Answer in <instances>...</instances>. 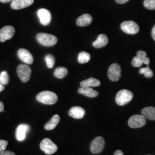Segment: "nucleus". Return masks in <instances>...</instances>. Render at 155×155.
I'll use <instances>...</instances> for the list:
<instances>
[{
    "instance_id": "f257e3e1",
    "label": "nucleus",
    "mask_w": 155,
    "mask_h": 155,
    "mask_svg": "<svg viewBox=\"0 0 155 155\" xmlns=\"http://www.w3.org/2000/svg\"><path fill=\"white\" fill-rule=\"evenodd\" d=\"M36 100L45 105H54L58 100L57 95L50 91H43L38 94Z\"/></svg>"
},
{
    "instance_id": "f03ea898",
    "label": "nucleus",
    "mask_w": 155,
    "mask_h": 155,
    "mask_svg": "<svg viewBox=\"0 0 155 155\" xmlns=\"http://www.w3.org/2000/svg\"><path fill=\"white\" fill-rule=\"evenodd\" d=\"M36 40L39 43L45 47H52L58 42L55 36L48 33H40L36 35Z\"/></svg>"
},
{
    "instance_id": "7ed1b4c3",
    "label": "nucleus",
    "mask_w": 155,
    "mask_h": 155,
    "mask_svg": "<svg viewBox=\"0 0 155 155\" xmlns=\"http://www.w3.org/2000/svg\"><path fill=\"white\" fill-rule=\"evenodd\" d=\"M133 97V93L130 91L124 89L119 91L117 94L116 102L118 105H125L130 102Z\"/></svg>"
},
{
    "instance_id": "20e7f679",
    "label": "nucleus",
    "mask_w": 155,
    "mask_h": 155,
    "mask_svg": "<svg viewBox=\"0 0 155 155\" xmlns=\"http://www.w3.org/2000/svg\"><path fill=\"white\" fill-rule=\"evenodd\" d=\"M40 147L41 150H43L47 155H52L55 153L58 150V147L54 144L51 140L49 139H45L40 144Z\"/></svg>"
},
{
    "instance_id": "39448f33",
    "label": "nucleus",
    "mask_w": 155,
    "mask_h": 155,
    "mask_svg": "<svg viewBox=\"0 0 155 155\" xmlns=\"http://www.w3.org/2000/svg\"><path fill=\"white\" fill-rule=\"evenodd\" d=\"M108 77L113 82H117L121 76V69L117 63H113L110 66L107 72Z\"/></svg>"
},
{
    "instance_id": "423d86ee",
    "label": "nucleus",
    "mask_w": 155,
    "mask_h": 155,
    "mask_svg": "<svg viewBox=\"0 0 155 155\" xmlns=\"http://www.w3.org/2000/svg\"><path fill=\"white\" fill-rule=\"evenodd\" d=\"M31 69L26 64H20L17 67V72L22 82L25 83L29 80L31 75Z\"/></svg>"
},
{
    "instance_id": "0eeeda50",
    "label": "nucleus",
    "mask_w": 155,
    "mask_h": 155,
    "mask_svg": "<svg viewBox=\"0 0 155 155\" xmlns=\"http://www.w3.org/2000/svg\"><path fill=\"white\" fill-rule=\"evenodd\" d=\"M121 29L125 33L129 35H135L139 32V25L133 21H126L121 24Z\"/></svg>"
},
{
    "instance_id": "6e6552de",
    "label": "nucleus",
    "mask_w": 155,
    "mask_h": 155,
    "mask_svg": "<svg viewBox=\"0 0 155 155\" xmlns=\"http://www.w3.org/2000/svg\"><path fill=\"white\" fill-rule=\"evenodd\" d=\"M105 143V140L103 137L101 136L97 137L93 140L90 145L91 152L94 154L99 153L104 150Z\"/></svg>"
},
{
    "instance_id": "1a4fd4ad",
    "label": "nucleus",
    "mask_w": 155,
    "mask_h": 155,
    "mask_svg": "<svg viewBox=\"0 0 155 155\" xmlns=\"http://www.w3.org/2000/svg\"><path fill=\"white\" fill-rule=\"evenodd\" d=\"M146 124V119L143 115H134L128 121V125L132 128H140Z\"/></svg>"
},
{
    "instance_id": "9d476101",
    "label": "nucleus",
    "mask_w": 155,
    "mask_h": 155,
    "mask_svg": "<svg viewBox=\"0 0 155 155\" xmlns=\"http://www.w3.org/2000/svg\"><path fill=\"white\" fill-rule=\"evenodd\" d=\"M15 33V29L11 25H6L0 30V41L5 42L11 39Z\"/></svg>"
},
{
    "instance_id": "9b49d317",
    "label": "nucleus",
    "mask_w": 155,
    "mask_h": 155,
    "mask_svg": "<svg viewBox=\"0 0 155 155\" xmlns=\"http://www.w3.org/2000/svg\"><path fill=\"white\" fill-rule=\"evenodd\" d=\"M40 23L43 25H49L51 21V14L50 12L45 9H40L37 12Z\"/></svg>"
},
{
    "instance_id": "f8f14e48",
    "label": "nucleus",
    "mask_w": 155,
    "mask_h": 155,
    "mask_svg": "<svg viewBox=\"0 0 155 155\" xmlns=\"http://www.w3.org/2000/svg\"><path fill=\"white\" fill-rule=\"evenodd\" d=\"M17 55L19 59L27 64H31L33 62V57L30 52L26 49L21 48L18 51Z\"/></svg>"
},
{
    "instance_id": "ddd939ff",
    "label": "nucleus",
    "mask_w": 155,
    "mask_h": 155,
    "mask_svg": "<svg viewBox=\"0 0 155 155\" xmlns=\"http://www.w3.org/2000/svg\"><path fill=\"white\" fill-rule=\"evenodd\" d=\"M34 0H12L11 8L15 10L21 9L33 4Z\"/></svg>"
},
{
    "instance_id": "4468645a",
    "label": "nucleus",
    "mask_w": 155,
    "mask_h": 155,
    "mask_svg": "<svg viewBox=\"0 0 155 155\" xmlns=\"http://www.w3.org/2000/svg\"><path fill=\"white\" fill-rule=\"evenodd\" d=\"M29 130V126L27 124H20L17 127L16 130V138L19 141H24Z\"/></svg>"
},
{
    "instance_id": "2eb2a0df",
    "label": "nucleus",
    "mask_w": 155,
    "mask_h": 155,
    "mask_svg": "<svg viewBox=\"0 0 155 155\" xmlns=\"http://www.w3.org/2000/svg\"><path fill=\"white\" fill-rule=\"evenodd\" d=\"M85 114L84 109L80 106H75L68 111V115L75 119H81Z\"/></svg>"
},
{
    "instance_id": "dca6fc26",
    "label": "nucleus",
    "mask_w": 155,
    "mask_h": 155,
    "mask_svg": "<svg viewBox=\"0 0 155 155\" xmlns=\"http://www.w3.org/2000/svg\"><path fill=\"white\" fill-rule=\"evenodd\" d=\"M109 39L105 34H100L97 40L93 42V46L95 48H101L108 44Z\"/></svg>"
},
{
    "instance_id": "f3484780",
    "label": "nucleus",
    "mask_w": 155,
    "mask_h": 155,
    "mask_svg": "<svg viewBox=\"0 0 155 155\" xmlns=\"http://www.w3.org/2000/svg\"><path fill=\"white\" fill-rule=\"evenodd\" d=\"M93 21V17L89 14H84L78 18L77 24L79 27H86Z\"/></svg>"
},
{
    "instance_id": "a211bd4d",
    "label": "nucleus",
    "mask_w": 155,
    "mask_h": 155,
    "mask_svg": "<svg viewBox=\"0 0 155 155\" xmlns=\"http://www.w3.org/2000/svg\"><path fill=\"white\" fill-rule=\"evenodd\" d=\"M78 91L79 94L90 98H95L98 95V93L97 91L89 87H81L78 89Z\"/></svg>"
},
{
    "instance_id": "6ab92c4d",
    "label": "nucleus",
    "mask_w": 155,
    "mask_h": 155,
    "mask_svg": "<svg viewBox=\"0 0 155 155\" xmlns=\"http://www.w3.org/2000/svg\"><path fill=\"white\" fill-rule=\"evenodd\" d=\"M80 85L81 87H98L101 85V82L99 80L94 78H90L89 79L81 82Z\"/></svg>"
},
{
    "instance_id": "aec40b11",
    "label": "nucleus",
    "mask_w": 155,
    "mask_h": 155,
    "mask_svg": "<svg viewBox=\"0 0 155 155\" xmlns=\"http://www.w3.org/2000/svg\"><path fill=\"white\" fill-rule=\"evenodd\" d=\"M142 115L150 120H155V107H147L141 111Z\"/></svg>"
},
{
    "instance_id": "412c9836",
    "label": "nucleus",
    "mask_w": 155,
    "mask_h": 155,
    "mask_svg": "<svg viewBox=\"0 0 155 155\" xmlns=\"http://www.w3.org/2000/svg\"><path fill=\"white\" fill-rule=\"evenodd\" d=\"M60 120H61V118H60L59 116H58L57 114L54 116L50 121L45 125V129L47 130H51L54 129L57 126V125L59 124V122L60 121Z\"/></svg>"
},
{
    "instance_id": "4be33fe9",
    "label": "nucleus",
    "mask_w": 155,
    "mask_h": 155,
    "mask_svg": "<svg viewBox=\"0 0 155 155\" xmlns=\"http://www.w3.org/2000/svg\"><path fill=\"white\" fill-rule=\"evenodd\" d=\"M68 70L64 67H59L56 68L54 71V76L59 79H63L67 75Z\"/></svg>"
},
{
    "instance_id": "5701e85b",
    "label": "nucleus",
    "mask_w": 155,
    "mask_h": 155,
    "mask_svg": "<svg viewBox=\"0 0 155 155\" xmlns=\"http://www.w3.org/2000/svg\"><path fill=\"white\" fill-rule=\"evenodd\" d=\"M90 58H91V56L89 53L84 51H82L79 54L78 57V61L79 63L84 64L89 62L90 60Z\"/></svg>"
},
{
    "instance_id": "b1692460",
    "label": "nucleus",
    "mask_w": 155,
    "mask_h": 155,
    "mask_svg": "<svg viewBox=\"0 0 155 155\" xmlns=\"http://www.w3.org/2000/svg\"><path fill=\"white\" fill-rule=\"evenodd\" d=\"M139 73L140 74H143L146 78H152L153 75V72L152 71V70L150 68L148 65V66L145 68H141L139 70Z\"/></svg>"
},
{
    "instance_id": "393cba45",
    "label": "nucleus",
    "mask_w": 155,
    "mask_h": 155,
    "mask_svg": "<svg viewBox=\"0 0 155 155\" xmlns=\"http://www.w3.org/2000/svg\"><path fill=\"white\" fill-rule=\"evenodd\" d=\"M137 56L143 61V63L147 65H149L150 60L147 57V53L143 51H139L137 52Z\"/></svg>"
},
{
    "instance_id": "a878e982",
    "label": "nucleus",
    "mask_w": 155,
    "mask_h": 155,
    "mask_svg": "<svg viewBox=\"0 0 155 155\" xmlns=\"http://www.w3.org/2000/svg\"><path fill=\"white\" fill-rule=\"evenodd\" d=\"M45 61L46 62L47 66L49 68H52L55 64V59L54 56L52 55H47L45 56Z\"/></svg>"
},
{
    "instance_id": "bb28decb",
    "label": "nucleus",
    "mask_w": 155,
    "mask_h": 155,
    "mask_svg": "<svg viewBox=\"0 0 155 155\" xmlns=\"http://www.w3.org/2000/svg\"><path fill=\"white\" fill-rule=\"evenodd\" d=\"M9 77L8 72L4 71L0 74V83L3 85H6L9 83Z\"/></svg>"
},
{
    "instance_id": "cd10ccee",
    "label": "nucleus",
    "mask_w": 155,
    "mask_h": 155,
    "mask_svg": "<svg viewBox=\"0 0 155 155\" xmlns=\"http://www.w3.org/2000/svg\"><path fill=\"white\" fill-rule=\"evenodd\" d=\"M144 5L150 10L155 9V0H144Z\"/></svg>"
},
{
    "instance_id": "c85d7f7f",
    "label": "nucleus",
    "mask_w": 155,
    "mask_h": 155,
    "mask_svg": "<svg viewBox=\"0 0 155 155\" xmlns=\"http://www.w3.org/2000/svg\"><path fill=\"white\" fill-rule=\"evenodd\" d=\"M143 64V61L137 56H135L133 58L132 61V65L134 67H141Z\"/></svg>"
},
{
    "instance_id": "c756f323",
    "label": "nucleus",
    "mask_w": 155,
    "mask_h": 155,
    "mask_svg": "<svg viewBox=\"0 0 155 155\" xmlns=\"http://www.w3.org/2000/svg\"><path fill=\"white\" fill-rule=\"evenodd\" d=\"M8 144V143L7 141L0 140V152L5 150H6Z\"/></svg>"
},
{
    "instance_id": "7c9ffc66",
    "label": "nucleus",
    "mask_w": 155,
    "mask_h": 155,
    "mask_svg": "<svg viewBox=\"0 0 155 155\" xmlns=\"http://www.w3.org/2000/svg\"><path fill=\"white\" fill-rule=\"evenodd\" d=\"M0 155H16V154L11 151L3 150V151L0 152Z\"/></svg>"
},
{
    "instance_id": "2f4dec72",
    "label": "nucleus",
    "mask_w": 155,
    "mask_h": 155,
    "mask_svg": "<svg viewBox=\"0 0 155 155\" xmlns=\"http://www.w3.org/2000/svg\"><path fill=\"white\" fill-rule=\"evenodd\" d=\"M129 0H116L117 3L119 4H124L125 3H127Z\"/></svg>"
},
{
    "instance_id": "473e14b6",
    "label": "nucleus",
    "mask_w": 155,
    "mask_h": 155,
    "mask_svg": "<svg viewBox=\"0 0 155 155\" xmlns=\"http://www.w3.org/2000/svg\"><path fill=\"white\" fill-rule=\"evenodd\" d=\"M152 37L153 39L155 41V25H154V27L152 28Z\"/></svg>"
},
{
    "instance_id": "72a5a7b5",
    "label": "nucleus",
    "mask_w": 155,
    "mask_h": 155,
    "mask_svg": "<svg viewBox=\"0 0 155 155\" xmlns=\"http://www.w3.org/2000/svg\"><path fill=\"white\" fill-rule=\"evenodd\" d=\"M114 155H124V153H123V152H122L121 150H117L115 152Z\"/></svg>"
},
{
    "instance_id": "f704fd0d",
    "label": "nucleus",
    "mask_w": 155,
    "mask_h": 155,
    "mask_svg": "<svg viewBox=\"0 0 155 155\" xmlns=\"http://www.w3.org/2000/svg\"><path fill=\"white\" fill-rule=\"evenodd\" d=\"M4 105L3 103L0 101V113L1 111H4Z\"/></svg>"
},
{
    "instance_id": "c9c22d12",
    "label": "nucleus",
    "mask_w": 155,
    "mask_h": 155,
    "mask_svg": "<svg viewBox=\"0 0 155 155\" xmlns=\"http://www.w3.org/2000/svg\"><path fill=\"white\" fill-rule=\"evenodd\" d=\"M4 89H5L4 86L3 84H2L1 83H0V93H1L2 91H3Z\"/></svg>"
},
{
    "instance_id": "e433bc0d",
    "label": "nucleus",
    "mask_w": 155,
    "mask_h": 155,
    "mask_svg": "<svg viewBox=\"0 0 155 155\" xmlns=\"http://www.w3.org/2000/svg\"><path fill=\"white\" fill-rule=\"evenodd\" d=\"M12 0H0V2L2 3H7L9 2H12Z\"/></svg>"
}]
</instances>
